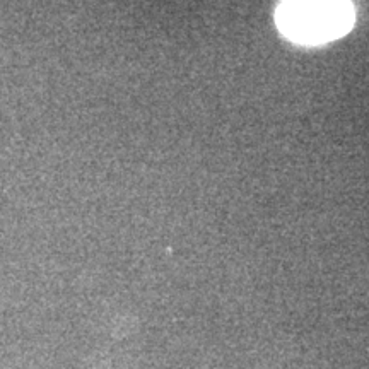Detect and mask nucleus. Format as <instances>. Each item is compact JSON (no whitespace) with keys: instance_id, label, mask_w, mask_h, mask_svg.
Returning a JSON list of instances; mask_svg holds the SVG:
<instances>
[{"instance_id":"f257e3e1","label":"nucleus","mask_w":369,"mask_h":369,"mask_svg":"<svg viewBox=\"0 0 369 369\" xmlns=\"http://www.w3.org/2000/svg\"><path fill=\"white\" fill-rule=\"evenodd\" d=\"M277 24L292 41L321 45L352 27L354 9L350 0H282Z\"/></svg>"}]
</instances>
